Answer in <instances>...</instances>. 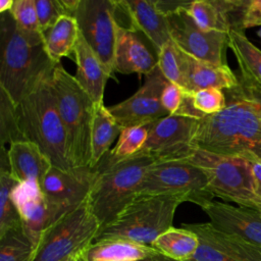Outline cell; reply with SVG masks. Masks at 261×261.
Segmentation results:
<instances>
[{"mask_svg":"<svg viewBox=\"0 0 261 261\" xmlns=\"http://www.w3.org/2000/svg\"><path fill=\"white\" fill-rule=\"evenodd\" d=\"M226 106L212 115L197 119L192 147L219 155L261 158V109L240 88L226 90Z\"/></svg>","mask_w":261,"mask_h":261,"instance_id":"cell-1","label":"cell"},{"mask_svg":"<svg viewBox=\"0 0 261 261\" xmlns=\"http://www.w3.org/2000/svg\"><path fill=\"white\" fill-rule=\"evenodd\" d=\"M58 63L48 56L44 44L30 43L19 32L10 11L0 19V88L17 105Z\"/></svg>","mask_w":261,"mask_h":261,"instance_id":"cell-2","label":"cell"},{"mask_svg":"<svg viewBox=\"0 0 261 261\" xmlns=\"http://www.w3.org/2000/svg\"><path fill=\"white\" fill-rule=\"evenodd\" d=\"M51 76L43 80L17 105L19 126L27 141L39 146L53 166L73 167L67 147L66 133L61 121Z\"/></svg>","mask_w":261,"mask_h":261,"instance_id":"cell-3","label":"cell"},{"mask_svg":"<svg viewBox=\"0 0 261 261\" xmlns=\"http://www.w3.org/2000/svg\"><path fill=\"white\" fill-rule=\"evenodd\" d=\"M154 162L151 156L145 154H136L114 163L101 159L96 166L97 177L88 197L100 229L112 223L138 197L140 186Z\"/></svg>","mask_w":261,"mask_h":261,"instance_id":"cell-4","label":"cell"},{"mask_svg":"<svg viewBox=\"0 0 261 261\" xmlns=\"http://www.w3.org/2000/svg\"><path fill=\"white\" fill-rule=\"evenodd\" d=\"M51 84L66 133L70 162L73 167L88 166L91 159V134L96 103L61 63L55 66Z\"/></svg>","mask_w":261,"mask_h":261,"instance_id":"cell-5","label":"cell"},{"mask_svg":"<svg viewBox=\"0 0 261 261\" xmlns=\"http://www.w3.org/2000/svg\"><path fill=\"white\" fill-rule=\"evenodd\" d=\"M182 202L184 198L176 195H139L112 223L99 230L94 242L123 240L151 246L172 227L175 211Z\"/></svg>","mask_w":261,"mask_h":261,"instance_id":"cell-6","label":"cell"},{"mask_svg":"<svg viewBox=\"0 0 261 261\" xmlns=\"http://www.w3.org/2000/svg\"><path fill=\"white\" fill-rule=\"evenodd\" d=\"M185 160L203 171L214 198L261 210V200L254 190L252 168L246 158L219 155L194 148Z\"/></svg>","mask_w":261,"mask_h":261,"instance_id":"cell-7","label":"cell"},{"mask_svg":"<svg viewBox=\"0 0 261 261\" xmlns=\"http://www.w3.org/2000/svg\"><path fill=\"white\" fill-rule=\"evenodd\" d=\"M99 230L100 224L87 200L44 230L31 261H64L87 250Z\"/></svg>","mask_w":261,"mask_h":261,"instance_id":"cell-8","label":"cell"},{"mask_svg":"<svg viewBox=\"0 0 261 261\" xmlns=\"http://www.w3.org/2000/svg\"><path fill=\"white\" fill-rule=\"evenodd\" d=\"M139 195H176L201 208L214 201L203 171L187 160L155 161L140 186Z\"/></svg>","mask_w":261,"mask_h":261,"instance_id":"cell-9","label":"cell"},{"mask_svg":"<svg viewBox=\"0 0 261 261\" xmlns=\"http://www.w3.org/2000/svg\"><path fill=\"white\" fill-rule=\"evenodd\" d=\"M97 173V168L89 165L68 169L50 167L39 187L55 221L88 200Z\"/></svg>","mask_w":261,"mask_h":261,"instance_id":"cell-10","label":"cell"},{"mask_svg":"<svg viewBox=\"0 0 261 261\" xmlns=\"http://www.w3.org/2000/svg\"><path fill=\"white\" fill-rule=\"evenodd\" d=\"M73 17L80 33L112 76L116 41L113 0H80Z\"/></svg>","mask_w":261,"mask_h":261,"instance_id":"cell-11","label":"cell"},{"mask_svg":"<svg viewBox=\"0 0 261 261\" xmlns=\"http://www.w3.org/2000/svg\"><path fill=\"white\" fill-rule=\"evenodd\" d=\"M187 7L167 15L171 40L180 50L196 59L225 65L228 34L202 30L187 13Z\"/></svg>","mask_w":261,"mask_h":261,"instance_id":"cell-12","label":"cell"},{"mask_svg":"<svg viewBox=\"0 0 261 261\" xmlns=\"http://www.w3.org/2000/svg\"><path fill=\"white\" fill-rule=\"evenodd\" d=\"M196 122L195 118L170 114L147 124V140L137 154L155 161L187 159L194 150L191 141Z\"/></svg>","mask_w":261,"mask_h":261,"instance_id":"cell-13","label":"cell"},{"mask_svg":"<svg viewBox=\"0 0 261 261\" xmlns=\"http://www.w3.org/2000/svg\"><path fill=\"white\" fill-rule=\"evenodd\" d=\"M168 81L157 66L146 75L145 83L127 99L109 106L118 124L123 127L147 125L169 115L161 104V94Z\"/></svg>","mask_w":261,"mask_h":261,"instance_id":"cell-14","label":"cell"},{"mask_svg":"<svg viewBox=\"0 0 261 261\" xmlns=\"http://www.w3.org/2000/svg\"><path fill=\"white\" fill-rule=\"evenodd\" d=\"M182 227L199 238V247L190 261H261L260 248L216 228L210 222L184 223Z\"/></svg>","mask_w":261,"mask_h":261,"instance_id":"cell-15","label":"cell"},{"mask_svg":"<svg viewBox=\"0 0 261 261\" xmlns=\"http://www.w3.org/2000/svg\"><path fill=\"white\" fill-rule=\"evenodd\" d=\"M216 228L261 249V210L212 201L202 207Z\"/></svg>","mask_w":261,"mask_h":261,"instance_id":"cell-16","label":"cell"},{"mask_svg":"<svg viewBox=\"0 0 261 261\" xmlns=\"http://www.w3.org/2000/svg\"><path fill=\"white\" fill-rule=\"evenodd\" d=\"M11 196L19 213L22 230L36 249L44 230L55 222L39 182H18Z\"/></svg>","mask_w":261,"mask_h":261,"instance_id":"cell-17","label":"cell"},{"mask_svg":"<svg viewBox=\"0 0 261 261\" xmlns=\"http://www.w3.org/2000/svg\"><path fill=\"white\" fill-rule=\"evenodd\" d=\"M158 66V58L148 49L137 32L116 24L113 71L149 74Z\"/></svg>","mask_w":261,"mask_h":261,"instance_id":"cell-18","label":"cell"},{"mask_svg":"<svg viewBox=\"0 0 261 261\" xmlns=\"http://www.w3.org/2000/svg\"><path fill=\"white\" fill-rule=\"evenodd\" d=\"M240 80L225 65H215L196 59L185 53V87L184 90L194 93L203 89L231 90L239 86Z\"/></svg>","mask_w":261,"mask_h":261,"instance_id":"cell-19","label":"cell"},{"mask_svg":"<svg viewBox=\"0 0 261 261\" xmlns=\"http://www.w3.org/2000/svg\"><path fill=\"white\" fill-rule=\"evenodd\" d=\"M73 54L76 63L75 80L95 103L103 102L105 86L108 79L111 76L81 33Z\"/></svg>","mask_w":261,"mask_h":261,"instance_id":"cell-20","label":"cell"},{"mask_svg":"<svg viewBox=\"0 0 261 261\" xmlns=\"http://www.w3.org/2000/svg\"><path fill=\"white\" fill-rule=\"evenodd\" d=\"M7 152L10 172L18 182H40L52 166L39 146L30 141L12 143Z\"/></svg>","mask_w":261,"mask_h":261,"instance_id":"cell-21","label":"cell"},{"mask_svg":"<svg viewBox=\"0 0 261 261\" xmlns=\"http://www.w3.org/2000/svg\"><path fill=\"white\" fill-rule=\"evenodd\" d=\"M134 30L143 33L158 51L171 40L167 16L161 13L155 1L126 0Z\"/></svg>","mask_w":261,"mask_h":261,"instance_id":"cell-22","label":"cell"},{"mask_svg":"<svg viewBox=\"0 0 261 261\" xmlns=\"http://www.w3.org/2000/svg\"><path fill=\"white\" fill-rule=\"evenodd\" d=\"M121 126L103 102L96 103L91 134V159L89 166L94 168L110 151L114 140L119 137Z\"/></svg>","mask_w":261,"mask_h":261,"instance_id":"cell-23","label":"cell"},{"mask_svg":"<svg viewBox=\"0 0 261 261\" xmlns=\"http://www.w3.org/2000/svg\"><path fill=\"white\" fill-rule=\"evenodd\" d=\"M157 253L151 246L123 240L94 242L86 250L89 261H140Z\"/></svg>","mask_w":261,"mask_h":261,"instance_id":"cell-24","label":"cell"},{"mask_svg":"<svg viewBox=\"0 0 261 261\" xmlns=\"http://www.w3.org/2000/svg\"><path fill=\"white\" fill-rule=\"evenodd\" d=\"M80 30L77 21L72 16H61L52 27L43 32L44 48L55 63H60L62 57L73 53Z\"/></svg>","mask_w":261,"mask_h":261,"instance_id":"cell-25","label":"cell"},{"mask_svg":"<svg viewBox=\"0 0 261 261\" xmlns=\"http://www.w3.org/2000/svg\"><path fill=\"white\" fill-rule=\"evenodd\" d=\"M151 247L166 257L178 261H190L199 247V238L188 228L172 226L161 233Z\"/></svg>","mask_w":261,"mask_h":261,"instance_id":"cell-26","label":"cell"},{"mask_svg":"<svg viewBox=\"0 0 261 261\" xmlns=\"http://www.w3.org/2000/svg\"><path fill=\"white\" fill-rule=\"evenodd\" d=\"M228 47L232 50L241 71V77L251 79L261 85V50L240 30L228 33Z\"/></svg>","mask_w":261,"mask_h":261,"instance_id":"cell-27","label":"cell"},{"mask_svg":"<svg viewBox=\"0 0 261 261\" xmlns=\"http://www.w3.org/2000/svg\"><path fill=\"white\" fill-rule=\"evenodd\" d=\"M18 181L9 169H0V237L6 232L22 228L19 213L12 199V191Z\"/></svg>","mask_w":261,"mask_h":261,"instance_id":"cell-28","label":"cell"},{"mask_svg":"<svg viewBox=\"0 0 261 261\" xmlns=\"http://www.w3.org/2000/svg\"><path fill=\"white\" fill-rule=\"evenodd\" d=\"M20 34L32 44H43V33L39 25L35 0H14L10 10Z\"/></svg>","mask_w":261,"mask_h":261,"instance_id":"cell-29","label":"cell"},{"mask_svg":"<svg viewBox=\"0 0 261 261\" xmlns=\"http://www.w3.org/2000/svg\"><path fill=\"white\" fill-rule=\"evenodd\" d=\"M147 137L148 128L146 125L123 127L114 148L107 152L103 158L112 163L127 159L143 148Z\"/></svg>","mask_w":261,"mask_h":261,"instance_id":"cell-30","label":"cell"},{"mask_svg":"<svg viewBox=\"0 0 261 261\" xmlns=\"http://www.w3.org/2000/svg\"><path fill=\"white\" fill-rule=\"evenodd\" d=\"M158 67L172 84L185 87V52L170 40L157 53Z\"/></svg>","mask_w":261,"mask_h":261,"instance_id":"cell-31","label":"cell"},{"mask_svg":"<svg viewBox=\"0 0 261 261\" xmlns=\"http://www.w3.org/2000/svg\"><path fill=\"white\" fill-rule=\"evenodd\" d=\"M27 141L21 133L16 104L0 88V142L1 146Z\"/></svg>","mask_w":261,"mask_h":261,"instance_id":"cell-32","label":"cell"},{"mask_svg":"<svg viewBox=\"0 0 261 261\" xmlns=\"http://www.w3.org/2000/svg\"><path fill=\"white\" fill-rule=\"evenodd\" d=\"M34 244L22 228L13 229L0 237V261H31Z\"/></svg>","mask_w":261,"mask_h":261,"instance_id":"cell-33","label":"cell"},{"mask_svg":"<svg viewBox=\"0 0 261 261\" xmlns=\"http://www.w3.org/2000/svg\"><path fill=\"white\" fill-rule=\"evenodd\" d=\"M194 107L204 115L220 112L226 106L225 93L220 89L210 88L191 93Z\"/></svg>","mask_w":261,"mask_h":261,"instance_id":"cell-34","label":"cell"},{"mask_svg":"<svg viewBox=\"0 0 261 261\" xmlns=\"http://www.w3.org/2000/svg\"><path fill=\"white\" fill-rule=\"evenodd\" d=\"M185 90L179 86L168 82L161 94V104L164 109L169 113V115H174L184 100Z\"/></svg>","mask_w":261,"mask_h":261,"instance_id":"cell-35","label":"cell"},{"mask_svg":"<svg viewBox=\"0 0 261 261\" xmlns=\"http://www.w3.org/2000/svg\"><path fill=\"white\" fill-rule=\"evenodd\" d=\"M261 25V0L247 1L241 18V31Z\"/></svg>","mask_w":261,"mask_h":261,"instance_id":"cell-36","label":"cell"},{"mask_svg":"<svg viewBox=\"0 0 261 261\" xmlns=\"http://www.w3.org/2000/svg\"><path fill=\"white\" fill-rule=\"evenodd\" d=\"M242 157L246 158L251 165L255 194L261 200V158L252 153H247Z\"/></svg>","mask_w":261,"mask_h":261,"instance_id":"cell-37","label":"cell"},{"mask_svg":"<svg viewBox=\"0 0 261 261\" xmlns=\"http://www.w3.org/2000/svg\"><path fill=\"white\" fill-rule=\"evenodd\" d=\"M239 80L240 88L244 92V94L251 98L253 101H255L261 109V85L251 79L240 77Z\"/></svg>","mask_w":261,"mask_h":261,"instance_id":"cell-38","label":"cell"},{"mask_svg":"<svg viewBox=\"0 0 261 261\" xmlns=\"http://www.w3.org/2000/svg\"><path fill=\"white\" fill-rule=\"evenodd\" d=\"M140 261H178V260H175V259H172V258H169V257H166L164 255H161L159 253L153 255V256H150V257H147L143 260H140Z\"/></svg>","mask_w":261,"mask_h":261,"instance_id":"cell-39","label":"cell"},{"mask_svg":"<svg viewBox=\"0 0 261 261\" xmlns=\"http://www.w3.org/2000/svg\"><path fill=\"white\" fill-rule=\"evenodd\" d=\"M14 0H1L0 1V13L10 11L13 6Z\"/></svg>","mask_w":261,"mask_h":261,"instance_id":"cell-40","label":"cell"},{"mask_svg":"<svg viewBox=\"0 0 261 261\" xmlns=\"http://www.w3.org/2000/svg\"><path fill=\"white\" fill-rule=\"evenodd\" d=\"M71 261H89L88 257H87V254H86V250L77 253L76 255H74L72 257Z\"/></svg>","mask_w":261,"mask_h":261,"instance_id":"cell-41","label":"cell"},{"mask_svg":"<svg viewBox=\"0 0 261 261\" xmlns=\"http://www.w3.org/2000/svg\"><path fill=\"white\" fill-rule=\"evenodd\" d=\"M258 35H259V37L261 38V29L258 31Z\"/></svg>","mask_w":261,"mask_h":261,"instance_id":"cell-42","label":"cell"},{"mask_svg":"<svg viewBox=\"0 0 261 261\" xmlns=\"http://www.w3.org/2000/svg\"><path fill=\"white\" fill-rule=\"evenodd\" d=\"M73 257V256H72ZM72 257H70V258H68V259H66V260H64V261H71V259H72Z\"/></svg>","mask_w":261,"mask_h":261,"instance_id":"cell-43","label":"cell"}]
</instances>
